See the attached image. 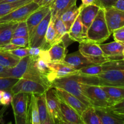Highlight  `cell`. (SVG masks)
Returning <instances> with one entry per match:
<instances>
[{
	"mask_svg": "<svg viewBox=\"0 0 124 124\" xmlns=\"http://www.w3.org/2000/svg\"><path fill=\"white\" fill-rule=\"evenodd\" d=\"M51 18H52V13L50 11L49 13L46 16V17L42 19L39 24L36 27L29 41V47L41 48V46L43 45V44L44 43L46 31L50 22Z\"/></svg>",
	"mask_w": 124,
	"mask_h": 124,
	"instance_id": "cell-10",
	"label": "cell"
},
{
	"mask_svg": "<svg viewBox=\"0 0 124 124\" xmlns=\"http://www.w3.org/2000/svg\"><path fill=\"white\" fill-rule=\"evenodd\" d=\"M25 38L29 39V31L26 22L22 21L18 23L16 27L13 31L12 38Z\"/></svg>",
	"mask_w": 124,
	"mask_h": 124,
	"instance_id": "cell-37",
	"label": "cell"
},
{
	"mask_svg": "<svg viewBox=\"0 0 124 124\" xmlns=\"http://www.w3.org/2000/svg\"><path fill=\"white\" fill-rule=\"evenodd\" d=\"M100 86L106 93L110 106L124 99V87L109 85Z\"/></svg>",
	"mask_w": 124,
	"mask_h": 124,
	"instance_id": "cell-22",
	"label": "cell"
},
{
	"mask_svg": "<svg viewBox=\"0 0 124 124\" xmlns=\"http://www.w3.org/2000/svg\"><path fill=\"white\" fill-rule=\"evenodd\" d=\"M83 124H102L94 108L89 107L81 115Z\"/></svg>",
	"mask_w": 124,
	"mask_h": 124,
	"instance_id": "cell-32",
	"label": "cell"
},
{
	"mask_svg": "<svg viewBox=\"0 0 124 124\" xmlns=\"http://www.w3.org/2000/svg\"><path fill=\"white\" fill-rule=\"evenodd\" d=\"M4 91L5 90H0V100H1V98H2V94H3L4 92Z\"/></svg>",
	"mask_w": 124,
	"mask_h": 124,
	"instance_id": "cell-55",
	"label": "cell"
},
{
	"mask_svg": "<svg viewBox=\"0 0 124 124\" xmlns=\"http://www.w3.org/2000/svg\"><path fill=\"white\" fill-rule=\"evenodd\" d=\"M31 61L34 67L41 74L44 75V76H47L48 78V76L52 72V70L50 68L48 63L41 58H39L37 59H32L31 58Z\"/></svg>",
	"mask_w": 124,
	"mask_h": 124,
	"instance_id": "cell-33",
	"label": "cell"
},
{
	"mask_svg": "<svg viewBox=\"0 0 124 124\" xmlns=\"http://www.w3.org/2000/svg\"><path fill=\"white\" fill-rule=\"evenodd\" d=\"M79 7H77L76 4H75L73 6H72L71 8H69L68 10H67L66 12H64L62 15L60 17L61 19H62L63 23L65 24L68 31H69L70 27L73 25L74 22L75 21L78 16L79 15Z\"/></svg>",
	"mask_w": 124,
	"mask_h": 124,
	"instance_id": "cell-27",
	"label": "cell"
},
{
	"mask_svg": "<svg viewBox=\"0 0 124 124\" xmlns=\"http://www.w3.org/2000/svg\"><path fill=\"white\" fill-rule=\"evenodd\" d=\"M79 51L90 62L95 65H101L110 61L104 54L99 44L88 39L79 42Z\"/></svg>",
	"mask_w": 124,
	"mask_h": 124,
	"instance_id": "cell-4",
	"label": "cell"
},
{
	"mask_svg": "<svg viewBox=\"0 0 124 124\" xmlns=\"http://www.w3.org/2000/svg\"><path fill=\"white\" fill-rule=\"evenodd\" d=\"M18 23L0 24V47L9 43Z\"/></svg>",
	"mask_w": 124,
	"mask_h": 124,
	"instance_id": "cell-26",
	"label": "cell"
},
{
	"mask_svg": "<svg viewBox=\"0 0 124 124\" xmlns=\"http://www.w3.org/2000/svg\"><path fill=\"white\" fill-rule=\"evenodd\" d=\"M112 34L115 41L124 44V26L115 30Z\"/></svg>",
	"mask_w": 124,
	"mask_h": 124,
	"instance_id": "cell-42",
	"label": "cell"
},
{
	"mask_svg": "<svg viewBox=\"0 0 124 124\" xmlns=\"http://www.w3.org/2000/svg\"><path fill=\"white\" fill-rule=\"evenodd\" d=\"M30 94L19 93L13 94L12 104L14 116H18L24 119H28Z\"/></svg>",
	"mask_w": 124,
	"mask_h": 124,
	"instance_id": "cell-9",
	"label": "cell"
},
{
	"mask_svg": "<svg viewBox=\"0 0 124 124\" xmlns=\"http://www.w3.org/2000/svg\"><path fill=\"white\" fill-rule=\"evenodd\" d=\"M52 72L48 76V79L51 83L54 80L68 76L76 75L78 70L73 68L71 65L64 62H49L48 63Z\"/></svg>",
	"mask_w": 124,
	"mask_h": 124,
	"instance_id": "cell-12",
	"label": "cell"
},
{
	"mask_svg": "<svg viewBox=\"0 0 124 124\" xmlns=\"http://www.w3.org/2000/svg\"><path fill=\"white\" fill-rule=\"evenodd\" d=\"M54 88L56 94L58 96V98L61 101L65 103L69 107L72 108L75 110L79 115L82 114V113L89 107L87 106L85 104L81 101L78 98H76L71 93L66 92L62 89L58 88Z\"/></svg>",
	"mask_w": 124,
	"mask_h": 124,
	"instance_id": "cell-11",
	"label": "cell"
},
{
	"mask_svg": "<svg viewBox=\"0 0 124 124\" xmlns=\"http://www.w3.org/2000/svg\"><path fill=\"white\" fill-rule=\"evenodd\" d=\"M28 119L30 124H41L35 94H30Z\"/></svg>",
	"mask_w": 124,
	"mask_h": 124,
	"instance_id": "cell-28",
	"label": "cell"
},
{
	"mask_svg": "<svg viewBox=\"0 0 124 124\" xmlns=\"http://www.w3.org/2000/svg\"><path fill=\"white\" fill-rule=\"evenodd\" d=\"M102 124H124V119L113 113L108 108H94Z\"/></svg>",
	"mask_w": 124,
	"mask_h": 124,
	"instance_id": "cell-23",
	"label": "cell"
},
{
	"mask_svg": "<svg viewBox=\"0 0 124 124\" xmlns=\"http://www.w3.org/2000/svg\"><path fill=\"white\" fill-rule=\"evenodd\" d=\"M101 73H102L101 65H92L79 69L78 74L84 76H96Z\"/></svg>",
	"mask_w": 124,
	"mask_h": 124,
	"instance_id": "cell-36",
	"label": "cell"
},
{
	"mask_svg": "<svg viewBox=\"0 0 124 124\" xmlns=\"http://www.w3.org/2000/svg\"><path fill=\"white\" fill-rule=\"evenodd\" d=\"M10 42L19 47H29V39L25 38H12Z\"/></svg>",
	"mask_w": 124,
	"mask_h": 124,
	"instance_id": "cell-41",
	"label": "cell"
},
{
	"mask_svg": "<svg viewBox=\"0 0 124 124\" xmlns=\"http://www.w3.org/2000/svg\"><path fill=\"white\" fill-rule=\"evenodd\" d=\"M34 2L37 4L40 7H50L54 0H33Z\"/></svg>",
	"mask_w": 124,
	"mask_h": 124,
	"instance_id": "cell-47",
	"label": "cell"
},
{
	"mask_svg": "<svg viewBox=\"0 0 124 124\" xmlns=\"http://www.w3.org/2000/svg\"><path fill=\"white\" fill-rule=\"evenodd\" d=\"M47 52L49 62H64L67 50L64 43L60 41L53 45Z\"/></svg>",
	"mask_w": 124,
	"mask_h": 124,
	"instance_id": "cell-19",
	"label": "cell"
},
{
	"mask_svg": "<svg viewBox=\"0 0 124 124\" xmlns=\"http://www.w3.org/2000/svg\"><path fill=\"white\" fill-rule=\"evenodd\" d=\"M64 62L77 70L90 65H95L90 62L84 56L79 50L67 54Z\"/></svg>",
	"mask_w": 124,
	"mask_h": 124,
	"instance_id": "cell-21",
	"label": "cell"
},
{
	"mask_svg": "<svg viewBox=\"0 0 124 124\" xmlns=\"http://www.w3.org/2000/svg\"><path fill=\"white\" fill-rule=\"evenodd\" d=\"M7 124H12V123L11 122H8V123Z\"/></svg>",
	"mask_w": 124,
	"mask_h": 124,
	"instance_id": "cell-57",
	"label": "cell"
},
{
	"mask_svg": "<svg viewBox=\"0 0 124 124\" xmlns=\"http://www.w3.org/2000/svg\"><path fill=\"white\" fill-rule=\"evenodd\" d=\"M61 41L64 43V46H65V47H66V48H67L70 44H71L73 43V42H75V41L71 38V37H70V35H69V32L66 33L62 37Z\"/></svg>",
	"mask_w": 124,
	"mask_h": 124,
	"instance_id": "cell-46",
	"label": "cell"
},
{
	"mask_svg": "<svg viewBox=\"0 0 124 124\" xmlns=\"http://www.w3.org/2000/svg\"><path fill=\"white\" fill-rule=\"evenodd\" d=\"M47 88L41 84L25 78H21L17 81L10 90L12 94L23 93L29 94L39 95L46 92Z\"/></svg>",
	"mask_w": 124,
	"mask_h": 124,
	"instance_id": "cell-7",
	"label": "cell"
},
{
	"mask_svg": "<svg viewBox=\"0 0 124 124\" xmlns=\"http://www.w3.org/2000/svg\"><path fill=\"white\" fill-rule=\"evenodd\" d=\"M15 116V124H30L29 121V119H24L23 117H19L18 116Z\"/></svg>",
	"mask_w": 124,
	"mask_h": 124,
	"instance_id": "cell-49",
	"label": "cell"
},
{
	"mask_svg": "<svg viewBox=\"0 0 124 124\" xmlns=\"http://www.w3.org/2000/svg\"><path fill=\"white\" fill-rule=\"evenodd\" d=\"M36 96L40 123L41 124H43L46 122L48 116V112L47 110V103H46V93L42 94L36 95Z\"/></svg>",
	"mask_w": 124,
	"mask_h": 124,
	"instance_id": "cell-30",
	"label": "cell"
},
{
	"mask_svg": "<svg viewBox=\"0 0 124 124\" xmlns=\"http://www.w3.org/2000/svg\"><path fill=\"white\" fill-rule=\"evenodd\" d=\"M108 108L116 116L124 119V99L115 105L109 107Z\"/></svg>",
	"mask_w": 124,
	"mask_h": 124,
	"instance_id": "cell-39",
	"label": "cell"
},
{
	"mask_svg": "<svg viewBox=\"0 0 124 124\" xmlns=\"http://www.w3.org/2000/svg\"><path fill=\"white\" fill-rule=\"evenodd\" d=\"M8 52L13 55L22 59L29 56V47H19L9 51Z\"/></svg>",
	"mask_w": 124,
	"mask_h": 124,
	"instance_id": "cell-40",
	"label": "cell"
},
{
	"mask_svg": "<svg viewBox=\"0 0 124 124\" xmlns=\"http://www.w3.org/2000/svg\"><path fill=\"white\" fill-rule=\"evenodd\" d=\"M101 66L102 72L114 70H124V59L108 61L101 64Z\"/></svg>",
	"mask_w": 124,
	"mask_h": 124,
	"instance_id": "cell-34",
	"label": "cell"
},
{
	"mask_svg": "<svg viewBox=\"0 0 124 124\" xmlns=\"http://www.w3.org/2000/svg\"><path fill=\"white\" fill-rule=\"evenodd\" d=\"M18 0H0V4L1 3H8V2H12Z\"/></svg>",
	"mask_w": 124,
	"mask_h": 124,
	"instance_id": "cell-52",
	"label": "cell"
},
{
	"mask_svg": "<svg viewBox=\"0 0 124 124\" xmlns=\"http://www.w3.org/2000/svg\"><path fill=\"white\" fill-rule=\"evenodd\" d=\"M50 11V7H39L38 10L31 13L27 20L26 22L27 25L28 27V31H29V41L33 34L34 31L36 29V27L39 24V23L42 21V19L46 17V16L49 13Z\"/></svg>",
	"mask_w": 124,
	"mask_h": 124,
	"instance_id": "cell-16",
	"label": "cell"
},
{
	"mask_svg": "<svg viewBox=\"0 0 124 124\" xmlns=\"http://www.w3.org/2000/svg\"><path fill=\"white\" fill-rule=\"evenodd\" d=\"M46 99L48 115L56 124L62 121L60 108V100L56 94L54 88H50L46 92Z\"/></svg>",
	"mask_w": 124,
	"mask_h": 124,
	"instance_id": "cell-8",
	"label": "cell"
},
{
	"mask_svg": "<svg viewBox=\"0 0 124 124\" xmlns=\"http://www.w3.org/2000/svg\"><path fill=\"white\" fill-rule=\"evenodd\" d=\"M60 108L62 121L70 123L83 124L81 115L74 109L60 101Z\"/></svg>",
	"mask_w": 124,
	"mask_h": 124,
	"instance_id": "cell-24",
	"label": "cell"
},
{
	"mask_svg": "<svg viewBox=\"0 0 124 124\" xmlns=\"http://www.w3.org/2000/svg\"><path fill=\"white\" fill-rule=\"evenodd\" d=\"M112 7L124 12V0H117Z\"/></svg>",
	"mask_w": 124,
	"mask_h": 124,
	"instance_id": "cell-50",
	"label": "cell"
},
{
	"mask_svg": "<svg viewBox=\"0 0 124 124\" xmlns=\"http://www.w3.org/2000/svg\"><path fill=\"white\" fill-rule=\"evenodd\" d=\"M105 56L110 61L123 59L122 51L124 44L116 41L99 44Z\"/></svg>",
	"mask_w": 124,
	"mask_h": 124,
	"instance_id": "cell-17",
	"label": "cell"
},
{
	"mask_svg": "<svg viewBox=\"0 0 124 124\" xmlns=\"http://www.w3.org/2000/svg\"><path fill=\"white\" fill-rule=\"evenodd\" d=\"M0 105H1V104H0Z\"/></svg>",
	"mask_w": 124,
	"mask_h": 124,
	"instance_id": "cell-59",
	"label": "cell"
},
{
	"mask_svg": "<svg viewBox=\"0 0 124 124\" xmlns=\"http://www.w3.org/2000/svg\"><path fill=\"white\" fill-rule=\"evenodd\" d=\"M20 59L8 52L0 50V65L6 69L13 67L19 62Z\"/></svg>",
	"mask_w": 124,
	"mask_h": 124,
	"instance_id": "cell-31",
	"label": "cell"
},
{
	"mask_svg": "<svg viewBox=\"0 0 124 124\" xmlns=\"http://www.w3.org/2000/svg\"><path fill=\"white\" fill-rule=\"evenodd\" d=\"M77 0H54L50 6L52 18L51 19L54 21L56 19L61 16L62 15L76 4Z\"/></svg>",
	"mask_w": 124,
	"mask_h": 124,
	"instance_id": "cell-18",
	"label": "cell"
},
{
	"mask_svg": "<svg viewBox=\"0 0 124 124\" xmlns=\"http://www.w3.org/2000/svg\"><path fill=\"white\" fill-rule=\"evenodd\" d=\"M1 116H0V120H1Z\"/></svg>",
	"mask_w": 124,
	"mask_h": 124,
	"instance_id": "cell-58",
	"label": "cell"
},
{
	"mask_svg": "<svg viewBox=\"0 0 124 124\" xmlns=\"http://www.w3.org/2000/svg\"><path fill=\"white\" fill-rule=\"evenodd\" d=\"M68 32L71 38L75 42H78L79 43L84 40L87 39L86 34L84 31L83 25L79 15L76 18Z\"/></svg>",
	"mask_w": 124,
	"mask_h": 124,
	"instance_id": "cell-25",
	"label": "cell"
},
{
	"mask_svg": "<svg viewBox=\"0 0 124 124\" xmlns=\"http://www.w3.org/2000/svg\"><path fill=\"white\" fill-rule=\"evenodd\" d=\"M6 68H4L3 67H2L1 65H0V74L2 73L3 71H4V70H6Z\"/></svg>",
	"mask_w": 124,
	"mask_h": 124,
	"instance_id": "cell-53",
	"label": "cell"
},
{
	"mask_svg": "<svg viewBox=\"0 0 124 124\" xmlns=\"http://www.w3.org/2000/svg\"><path fill=\"white\" fill-rule=\"evenodd\" d=\"M117 0H98L101 8H106L112 7Z\"/></svg>",
	"mask_w": 124,
	"mask_h": 124,
	"instance_id": "cell-45",
	"label": "cell"
},
{
	"mask_svg": "<svg viewBox=\"0 0 124 124\" xmlns=\"http://www.w3.org/2000/svg\"><path fill=\"white\" fill-rule=\"evenodd\" d=\"M111 35L105 19L104 8H100L95 19L87 30V39L100 44L107 41Z\"/></svg>",
	"mask_w": 124,
	"mask_h": 124,
	"instance_id": "cell-3",
	"label": "cell"
},
{
	"mask_svg": "<svg viewBox=\"0 0 124 124\" xmlns=\"http://www.w3.org/2000/svg\"><path fill=\"white\" fill-rule=\"evenodd\" d=\"M59 124H74V123H70V122H67L65 121H62Z\"/></svg>",
	"mask_w": 124,
	"mask_h": 124,
	"instance_id": "cell-54",
	"label": "cell"
},
{
	"mask_svg": "<svg viewBox=\"0 0 124 124\" xmlns=\"http://www.w3.org/2000/svg\"><path fill=\"white\" fill-rule=\"evenodd\" d=\"M83 90L92 107L108 108L110 106L107 96L100 85L84 83Z\"/></svg>",
	"mask_w": 124,
	"mask_h": 124,
	"instance_id": "cell-5",
	"label": "cell"
},
{
	"mask_svg": "<svg viewBox=\"0 0 124 124\" xmlns=\"http://www.w3.org/2000/svg\"><path fill=\"white\" fill-rule=\"evenodd\" d=\"M30 59L31 58L30 56H27L25 58H22L15 67L6 69L4 71L0 74V77L17 79L22 78L27 69Z\"/></svg>",
	"mask_w": 124,
	"mask_h": 124,
	"instance_id": "cell-14",
	"label": "cell"
},
{
	"mask_svg": "<svg viewBox=\"0 0 124 124\" xmlns=\"http://www.w3.org/2000/svg\"><path fill=\"white\" fill-rule=\"evenodd\" d=\"M122 55H123V59H124V48L123 49V51H122Z\"/></svg>",
	"mask_w": 124,
	"mask_h": 124,
	"instance_id": "cell-56",
	"label": "cell"
},
{
	"mask_svg": "<svg viewBox=\"0 0 124 124\" xmlns=\"http://www.w3.org/2000/svg\"><path fill=\"white\" fill-rule=\"evenodd\" d=\"M39 7L37 4L32 1L0 18V24L25 21L28 17Z\"/></svg>",
	"mask_w": 124,
	"mask_h": 124,
	"instance_id": "cell-6",
	"label": "cell"
},
{
	"mask_svg": "<svg viewBox=\"0 0 124 124\" xmlns=\"http://www.w3.org/2000/svg\"><path fill=\"white\" fill-rule=\"evenodd\" d=\"M18 80L17 79L0 77V90L10 92L12 87Z\"/></svg>",
	"mask_w": 124,
	"mask_h": 124,
	"instance_id": "cell-38",
	"label": "cell"
},
{
	"mask_svg": "<svg viewBox=\"0 0 124 124\" xmlns=\"http://www.w3.org/2000/svg\"><path fill=\"white\" fill-rule=\"evenodd\" d=\"M80 13L81 22L84 27V31L85 33H87V31L92 23L95 19L101 8L96 5H90V6L82 7L79 6Z\"/></svg>",
	"mask_w": 124,
	"mask_h": 124,
	"instance_id": "cell-15",
	"label": "cell"
},
{
	"mask_svg": "<svg viewBox=\"0 0 124 124\" xmlns=\"http://www.w3.org/2000/svg\"><path fill=\"white\" fill-rule=\"evenodd\" d=\"M53 25L56 32V43H57L61 41L62 37L67 33L68 31L61 18H57L54 21Z\"/></svg>",
	"mask_w": 124,
	"mask_h": 124,
	"instance_id": "cell-35",
	"label": "cell"
},
{
	"mask_svg": "<svg viewBox=\"0 0 124 124\" xmlns=\"http://www.w3.org/2000/svg\"><path fill=\"white\" fill-rule=\"evenodd\" d=\"M22 78L27 79L41 84V85L46 87L47 89L51 88V85H52V83L48 81L47 76L41 74L34 67L31 63V59H30V62L29 63L27 69Z\"/></svg>",
	"mask_w": 124,
	"mask_h": 124,
	"instance_id": "cell-20",
	"label": "cell"
},
{
	"mask_svg": "<svg viewBox=\"0 0 124 124\" xmlns=\"http://www.w3.org/2000/svg\"><path fill=\"white\" fill-rule=\"evenodd\" d=\"M42 50L39 47H29V56L32 59H38L40 58Z\"/></svg>",
	"mask_w": 124,
	"mask_h": 124,
	"instance_id": "cell-44",
	"label": "cell"
},
{
	"mask_svg": "<svg viewBox=\"0 0 124 124\" xmlns=\"http://www.w3.org/2000/svg\"><path fill=\"white\" fill-rule=\"evenodd\" d=\"M43 124H56L54 122V121H53V119H52V117L50 116V115H48V117H47V120L46 121V122H44Z\"/></svg>",
	"mask_w": 124,
	"mask_h": 124,
	"instance_id": "cell-51",
	"label": "cell"
},
{
	"mask_svg": "<svg viewBox=\"0 0 124 124\" xmlns=\"http://www.w3.org/2000/svg\"><path fill=\"white\" fill-rule=\"evenodd\" d=\"M82 1V4L81 6L82 7H85V6H90V5H96L100 7L98 0H81Z\"/></svg>",
	"mask_w": 124,
	"mask_h": 124,
	"instance_id": "cell-48",
	"label": "cell"
},
{
	"mask_svg": "<svg viewBox=\"0 0 124 124\" xmlns=\"http://www.w3.org/2000/svg\"><path fill=\"white\" fill-rule=\"evenodd\" d=\"M12 98H13V94L11 93V92L9 91L5 90L2 94V98L0 100V104L1 105L7 107L12 102Z\"/></svg>",
	"mask_w": 124,
	"mask_h": 124,
	"instance_id": "cell-43",
	"label": "cell"
},
{
	"mask_svg": "<svg viewBox=\"0 0 124 124\" xmlns=\"http://www.w3.org/2000/svg\"><path fill=\"white\" fill-rule=\"evenodd\" d=\"M32 1L33 0H18L15 2L0 4V18Z\"/></svg>",
	"mask_w": 124,
	"mask_h": 124,
	"instance_id": "cell-29",
	"label": "cell"
},
{
	"mask_svg": "<svg viewBox=\"0 0 124 124\" xmlns=\"http://www.w3.org/2000/svg\"><path fill=\"white\" fill-rule=\"evenodd\" d=\"M104 10L107 24L111 34L116 29L124 26V12L113 7L104 8Z\"/></svg>",
	"mask_w": 124,
	"mask_h": 124,
	"instance_id": "cell-13",
	"label": "cell"
},
{
	"mask_svg": "<svg viewBox=\"0 0 124 124\" xmlns=\"http://www.w3.org/2000/svg\"><path fill=\"white\" fill-rule=\"evenodd\" d=\"M83 84L79 75L76 74L54 80L52 83L51 88H58L64 90L78 98L87 106L92 107L85 95Z\"/></svg>",
	"mask_w": 124,
	"mask_h": 124,
	"instance_id": "cell-1",
	"label": "cell"
},
{
	"mask_svg": "<svg viewBox=\"0 0 124 124\" xmlns=\"http://www.w3.org/2000/svg\"><path fill=\"white\" fill-rule=\"evenodd\" d=\"M78 75L81 81L87 84L124 87V70H109L96 76Z\"/></svg>",
	"mask_w": 124,
	"mask_h": 124,
	"instance_id": "cell-2",
	"label": "cell"
}]
</instances>
